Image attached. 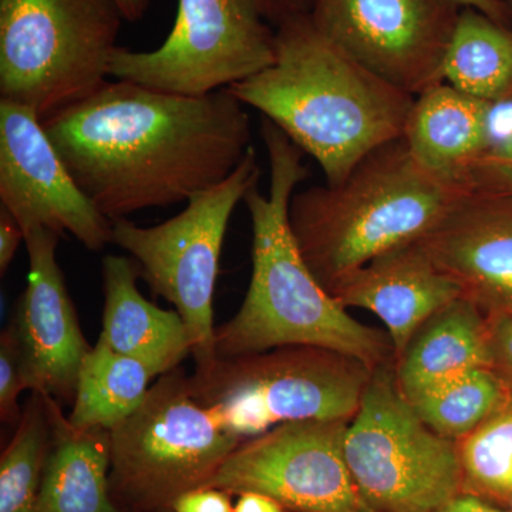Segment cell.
<instances>
[{
  "label": "cell",
  "instance_id": "cell-1",
  "mask_svg": "<svg viewBox=\"0 0 512 512\" xmlns=\"http://www.w3.org/2000/svg\"><path fill=\"white\" fill-rule=\"evenodd\" d=\"M42 123L111 222L188 202L234 173L251 147L248 113L228 89L192 97L109 80Z\"/></svg>",
  "mask_w": 512,
  "mask_h": 512
},
{
  "label": "cell",
  "instance_id": "cell-2",
  "mask_svg": "<svg viewBox=\"0 0 512 512\" xmlns=\"http://www.w3.org/2000/svg\"><path fill=\"white\" fill-rule=\"evenodd\" d=\"M269 161L268 194L245 195L252 222V275L238 312L215 326V357L282 346H318L356 357L370 369L394 360L389 333L363 325L316 281L291 227L289 204L309 175L303 151L272 121L262 120Z\"/></svg>",
  "mask_w": 512,
  "mask_h": 512
},
{
  "label": "cell",
  "instance_id": "cell-3",
  "mask_svg": "<svg viewBox=\"0 0 512 512\" xmlns=\"http://www.w3.org/2000/svg\"><path fill=\"white\" fill-rule=\"evenodd\" d=\"M275 32V62L229 93L315 158L326 184L342 183L367 154L403 137L416 97L360 66L309 15Z\"/></svg>",
  "mask_w": 512,
  "mask_h": 512
},
{
  "label": "cell",
  "instance_id": "cell-4",
  "mask_svg": "<svg viewBox=\"0 0 512 512\" xmlns=\"http://www.w3.org/2000/svg\"><path fill=\"white\" fill-rule=\"evenodd\" d=\"M468 192L423 167L402 137L367 154L342 183L295 192L289 227L330 293L376 256L420 241Z\"/></svg>",
  "mask_w": 512,
  "mask_h": 512
},
{
  "label": "cell",
  "instance_id": "cell-5",
  "mask_svg": "<svg viewBox=\"0 0 512 512\" xmlns=\"http://www.w3.org/2000/svg\"><path fill=\"white\" fill-rule=\"evenodd\" d=\"M373 370L318 346L214 357L188 376L195 402L244 441L281 424L352 420Z\"/></svg>",
  "mask_w": 512,
  "mask_h": 512
},
{
  "label": "cell",
  "instance_id": "cell-6",
  "mask_svg": "<svg viewBox=\"0 0 512 512\" xmlns=\"http://www.w3.org/2000/svg\"><path fill=\"white\" fill-rule=\"evenodd\" d=\"M123 13L114 0H0V100L42 119L109 82Z\"/></svg>",
  "mask_w": 512,
  "mask_h": 512
},
{
  "label": "cell",
  "instance_id": "cell-7",
  "mask_svg": "<svg viewBox=\"0 0 512 512\" xmlns=\"http://www.w3.org/2000/svg\"><path fill=\"white\" fill-rule=\"evenodd\" d=\"M241 440L195 402L183 367L154 380L137 412L110 430V493L123 512H173L205 487Z\"/></svg>",
  "mask_w": 512,
  "mask_h": 512
},
{
  "label": "cell",
  "instance_id": "cell-8",
  "mask_svg": "<svg viewBox=\"0 0 512 512\" xmlns=\"http://www.w3.org/2000/svg\"><path fill=\"white\" fill-rule=\"evenodd\" d=\"M343 454L360 501L377 512H433L463 493L456 441L420 419L397 386L394 360L373 370Z\"/></svg>",
  "mask_w": 512,
  "mask_h": 512
},
{
  "label": "cell",
  "instance_id": "cell-9",
  "mask_svg": "<svg viewBox=\"0 0 512 512\" xmlns=\"http://www.w3.org/2000/svg\"><path fill=\"white\" fill-rule=\"evenodd\" d=\"M261 167L254 147L220 184L190 198L180 214L151 227L113 221V244L137 264L140 279L180 313L195 366L215 357L214 292L225 234L239 202L259 184Z\"/></svg>",
  "mask_w": 512,
  "mask_h": 512
},
{
  "label": "cell",
  "instance_id": "cell-10",
  "mask_svg": "<svg viewBox=\"0 0 512 512\" xmlns=\"http://www.w3.org/2000/svg\"><path fill=\"white\" fill-rule=\"evenodd\" d=\"M276 32L255 0H178L163 45L117 47L110 77L160 92L201 97L244 82L275 62Z\"/></svg>",
  "mask_w": 512,
  "mask_h": 512
},
{
  "label": "cell",
  "instance_id": "cell-11",
  "mask_svg": "<svg viewBox=\"0 0 512 512\" xmlns=\"http://www.w3.org/2000/svg\"><path fill=\"white\" fill-rule=\"evenodd\" d=\"M461 9L454 0H313L309 18L360 66L417 97L444 83Z\"/></svg>",
  "mask_w": 512,
  "mask_h": 512
},
{
  "label": "cell",
  "instance_id": "cell-12",
  "mask_svg": "<svg viewBox=\"0 0 512 512\" xmlns=\"http://www.w3.org/2000/svg\"><path fill=\"white\" fill-rule=\"evenodd\" d=\"M348 424L292 421L241 441L205 487L265 494L288 512H352L363 503L343 454Z\"/></svg>",
  "mask_w": 512,
  "mask_h": 512
},
{
  "label": "cell",
  "instance_id": "cell-13",
  "mask_svg": "<svg viewBox=\"0 0 512 512\" xmlns=\"http://www.w3.org/2000/svg\"><path fill=\"white\" fill-rule=\"evenodd\" d=\"M0 202L25 234L33 228L70 234L92 252L113 244V222L80 190L42 117L8 100H0Z\"/></svg>",
  "mask_w": 512,
  "mask_h": 512
},
{
  "label": "cell",
  "instance_id": "cell-14",
  "mask_svg": "<svg viewBox=\"0 0 512 512\" xmlns=\"http://www.w3.org/2000/svg\"><path fill=\"white\" fill-rule=\"evenodd\" d=\"M29 271L9 328L18 342L29 392L73 404L77 373L92 349L57 262L60 235L46 228L26 232Z\"/></svg>",
  "mask_w": 512,
  "mask_h": 512
},
{
  "label": "cell",
  "instance_id": "cell-15",
  "mask_svg": "<svg viewBox=\"0 0 512 512\" xmlns=\"http://www.w3.org/2000/svg\"><path fill=\"white\" fill-rule=\"evenodd\" d=\"M461 298L512 318V198L468 192L420 239Z\"/></svg>",
  "mask_w": 512,
  "mask_h": 512
},
{
  "label": "cell",
  "instance_id": "cell-16",
  "mask_svg": "<svg viewBox=\"0 0 512 512\" xmlns=\"http://www.w3.org/2000/svg\"><path fill=\"white\" fill-rule=\"evenodd\" d=\"M329 295L343 308L375 313L392 340L394 360L427 319L461 298L421 241L376 256L340 279Z\"/></svg>",
  "mask_w": 512,
  "mask_h": 512
},
{
  "label": "cell",
  "instance_id": "cell-17",
  "mask_svg": "<svg viewBox=\"0 0 512 512\" xmlns=\"http://www.w3.org/2000/svg\"><path fill=\"white\" fill-rule=\"evenodd\" d=\"M101 272L104 309L99 339L114 352L143 363L156 379L181 367L192 356V345L180 313L144 298L133 259L104 256Z\"/></svg>",
  "mask_w": 512,
  "mask_h": 512
},
{
  "label": "cell",
  "instance_id": "cell-18",
  "mask_svg": "<svg viewBox=\"0 0 512 512\" xmlns=\"http://www.w3.org/2000/svg\"><path fill=\"white\" fill-rule=\"evenodd\" d=\"M493 110L450 84H437L414 100L403 140L423 167L463 185L468 168L494 143Z\"/></svg>",
  "mask_w": 512,
  "mask_h": 512
},
{
  "label": "cell",
  "instance_id": "cell-19",
  "mask_svg": "<svg viewBox=\"0 0 512 512\" xmlns=\"http://www.w3.org/2000/svg\"><path fill=\"white\" fill-rule=\"evenodd\" d=\"M480 367H490L488 320L464 298L427 319L394 360L397 386L410 403Z\"/></svg>",
  "mask_w": 512,
  "mask_h": 512
},
{
  "label": "cell",
  "instance_id": "cell-20",
  "mask_svg": "<svg viewBox=\"0 0 512 512\" xmlns=\"http://www.w3.org/2000/svg\"><path fill=\"white\" fill-rule=\"evenodd\" d=\"M53 439L40 512H123L110 493V431L74 429L50 397Z\"/></svg>",
  "mask_w": 512,
  "mask_h": 512
},
{
  "label": "cell",
  "instance_id": "cell-21",
  "mask_svg": "<svg viewBox=\"0 0 512 512\" xmlns=\"http://www.w3.org/2000/svg\"><path fill=\"white\" fill-rule=\"evenodd\" d=\"M444 83L491 106L512 104V26L461 9L444 62Z\"/></svg>",
  "mask_w": 512,
  "mask_h": 512
},
{
  "label": "cell",
  "instance_id": "cell-22",
  "mask_svg": "<svg viewBox=\"0 0 512 512\" xmlns=\"http://www.w3.org/2000/svg\"><path fill=\"white\" fill-rule=\"evenodd\" d=\"M157 380L143 363L114 352L101 339L83 357L72 412L74 429L113 430L136 413Z\"/></svg>",
  "mask_w": 512,
  "mask_h": 512
},
{
  "label": "cell",
  "instance_id": "cell-23",
  "mask_svg": "<svg viewBox=\"0 0 512 512\" xmlns=\"http://www.w3.org/2000/svg\"><path fill=\"white\" fill-rule=\"evenodd\" d=\"M52 439L50 396L30 392L0 457V512H40V488Z\"/></svg>",
  "mask_w": 512,
  "mask_h": 512
},
{
  "label": "cell",
  "instance_id": "cell-24",
  "mask_svg": "<svg viewBox=\"0 0 512 512\" xmlns=\"http://www.w3.org/2000/svg\"><path fill=\"white\" fill-rule=\"evenodd\" d=\"M511 394V393H510ZM463 493L510 510L512 505V396L457 440Z\"/></svg>",
  "mask_w": 512,
  "mask_h": 512
},
{
  "label": "cell",
  "instance_id": "cell-25",
  "mask_svg": "<svg viewBox=\"0 0 512 512\" xmlns=\"http://www.w3.org/2000/svg\"><path fill=\"white\" fill-rule=\"evenodd\" d=\"M490 367L471 370L412 403L421 420L444 439L457 441L477 429L510 399Z\"/></svg>",
  "mask_w": 512,
  "mask_h": 512
},
{
  "label": "cell",
  "instance_id": "cell-26",
  "mask_svg": "<svg viewBox=\"0 0 512 512\" xmlns=\"http://www.w3.org/2000/svg\"><path fill=\"white\" fill-rule=\"evenodd\" d=\"M463 185L476 194L512 198V133L494 140L483 156L468 168Z\"/></svg>",
  "mask_w": 512,
  "mask_h": 512
},
{
  "label": "cell",
  "instance_id": "cell-27",
  "mask_svg": "<svg viewBox=\"0 0 512 512\" xmlns=\"http://www.w3.org/2000/svg\"><path fill=\"white\" fill-rule=\"evenodd\" d=\"M29 390L25 367L15 335L9 325L0 333V420L15 426L22 416L20 394Z\"/></svg>",
  "mask_w": 512,
  "mask_h": 512
},
{
  "label": "cell",
  "instance_id": "cell-28",
  "mask_svg": "<svg viewBox=\"0 0 512 512\" xmlns=\"http://www.w3.org/2000/svg\"><path fill=\"white\" fill-rule=\"evenodd\" d=\"M490 369L512 394V318L487 316Z\"/></svg>",
  "mask_w": 512,
  "mask_h": 512
},
{
  "label": "cell",
  "instance_id": "cell-29",
  "mask_svg": "<svg viewBox=\"0 0 512 512\" xmlns=\"http://www.w3.org/2000/svg\"><path fill=\"white\" fill-rule=\"evenodd\" d=\"M173 512H234V505L227 491L202 487L178 497Z\"/></svg>",
  "mask_w": 512,
  "mask_h": 512
},
{
  "label": "cell",
  "instance_id": "cell-30",
  "mask_svg": "<svg viewBox=\"0 0 512 512\" xmlns=\"http://www.w3.org/2000/svg\"><path fill=\"white\" fill-rule=\"evenodd\" d=\"M25 238V231L18 220L0 207V275L5 276L9 271L20 245L25 244Z\"/></svg>",
  "mask_w": 512,
  "mask_h": 512
},
{
  "label": "cell",
  "instance_id": "cell-31",
  "mask_svg": "<svg viewBox=\"0 0 512 512\" xmlns=\"http://www.w3.org/2000/svg\"><path fill=\"white\" fill-rule=\"evenodd\" d=\"M264 18L279 26L285 20L309 15L313 0H255Z\"/></svg>",
  "mask_w": 512,
  "mask_h": 512
},
{
  "label": "cell",
  "instance_id": "cell-32",
  "mask_svg": "<svg viewBox=\"0 0 512 512\" xmlns=\"http://www.w3.org/2000/svg\"><path fill=\"white\" fill-rule=\"evenodd\" d=\"M433 512H511L468 493H460Z\"/></svg>",
  "mask_w": 512,
  "mask_h": 512
},
{
  "label": "cell",
  "instance_id": "cell-33",
  "mask_svg": "<svg viewBox=\"0 0 512 512\" xmlns=\"http://www.w3.org/2000/svg\"><path fill=\"white\" fill-rule=\"evenodd\" d=\"M234 512H288L286 508L274 498L259 493H244L238 495Z\"/></svg>",
  "mask_w": 512,
  "mask_h": 512
},
{
  "label": "cell",
  "instance_id": "cell-34",
  "mask_svg": "<svg viewBox=\"0 0 512 512\" xmlns=\"http://www.w3.org/2000/svg\"><path fill=\"white\" fill-rule=\"evenodd\" d=\"M463 8H473L484 13L488 18L497 20L503 25L512 26L510 10L505 0H454Z\"/></svg>",
  "mask_w": 512,
  "mask_h": 512
},
{
  "label": "cell",
  "instance_id": "cell-35",
  "mask_svg": "<svg viewBox=\"0 0 512 512\" xmlns=\"http://www.w3.org/2000/svg\"><path fill=\"white\" fill-rule=\"evenodd\" d=\"M123 13L126 22H137L146 15L153 0H114Z\"/></svg>",
  "mask_w": 512,
  "mask_h": 512
},
{
  "label": "cell",
  "instance_id": "cell-36",
  "mask_svg": "<svg viewBox=\"0 0 512 512\" xmlns=\"http://www.w3.org/2000/svg\"><path fill=\"white\" fill-rule=\"evenodd\" d=\"M352 512H377L375 510H372V508L366 507L365 504L359 505V507L356 508V510H353Z\"/></svg>",
  "mask_w": 512,
  "mask_h": 512
},
{
  "label": "cell",
  "instance_id": "cell-37",
  "mask_svg": "<svg viewBox=\"0 0 512 512\" xmlns=\"http://www.w3.org/2000/svg\"><path fill=\"white\" fill-rule=\"evenodd\" d=\"M505 3H507L508 10H510L511 23H512V0H505Z\"/></svg>",
  "mask_w": 512,
  "mask_h": 512
},
{
  "label": "cell",
  "instance_id": "cell-38",
  "mask_svg": "<svg viewBox=\"0 0 512 512\" xmlns=\"http://www.w3.org/2000/svg\"><path fill=\"white\" fill-rule=\"evenodd\" d=\"M510 511L512 512V505H511Z\"/></svg>",
  "mask_w": 512,
  "mask_h": 512
},
{
  "label": "cell",
  "instance_id": "cell-39",
  "mask_svg": "<svg viewBox=\"0 0 512 512\" xmlns=\"http://www.w3.org/2000/svg\"><path fill=\"white\" fill-rule=\"evenodd\" d=\"M511 396H512V394H511Z\"/></svg>",
  "mask_w": 512,
  "mask_h": 512
}]
</instances>
